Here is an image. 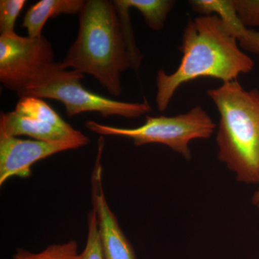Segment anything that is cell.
I'll use <instances>...</instances> for the list:
<instances>
[{"mask_svg":"<svg viewBox=\"0 0 259 259\" xmlns=\"http://www.w3.org/2000/svg\"><path fill=\"white\" fill-rule=\"evenodd\" d=\"M142 61L134 33L125 31L113 2L86 0L79 15L77 37L61 66L91 75L117 97L122 92V73L139 71Z\"/></svg>","mask_w":259,"mask_h":259,"instance_id":"cell-1","label":"cell"},{"mask_svg":"<svg viewBox=\"0 0 259 259\" xmlns=\"http://www.w3.org/2000/svg\"><path fill=\"white\" fill-rule=\"evenodd\" d=\"M182 56L176 71L156 75V102L164 111L182 85L200 78L236 81L248 74L254 62L241 49L233 30L217 15H201L190 19L182 34Z\"/></svg>","mask_w":259,"mask_h":259,"instance_id":"cell-2","label":"cell"},{"mask_svg":"<svg viewBox=\"0 0 259 259\" xmlns=\"http://www.w3.org/2000/svg\"><path fill=\"white\" fill-rule=\"evenodd\" d=\"M207 95L220 114L218 158L238 182L259 183V90H245L236 80Z\"/></svg>","mask_w":259,"mask_h":259,"instance_id":"cell-3","label":"cell"},{"mask_svg":"<svg viewBox=\"0 0 259 259\" xmlns=\"http://www.w3.org/2000/svg\"><path fill=\"white\" fill-rule=\"evenodd\" d=\"M83 78L84 75L64 69L55 61L40 70L17 95L20 98L35 97L62 102L69 117L95 112L103 117L117 115L137 119L151 111L147 102L116 101L91 93L81 85Z\"/></svg>","mask_w":259,"mask_h":259,"instance_id":"cell-4","label":"cell"},{"mask_svg":"<svg viewBox=\"0 0 259 259\" xmlns=\"http://www.w3.org/2000/svg\"><path fill=\"white\" fill-rule=\"evenodd\" d=\"M84 125L100 136L127 138L138 147L150 144L165 145L187 160L192 158L191 141L209 139L216 128L214 121L200 105L172 117L147 116L144 125L136 128L114 127L93 120L87 121Z\"/></svg>","mask_w":259,"mask_h":259,"instance_id":"cell-5","label":"cell"},{"mask_svg":"<svg viewBox=\"0 0 259 259\" xmlns=\"http://www.w3.org/2000/svg\"><path fill=\"white\" fill-rule=\"evenodd\" d=\"M54 62V49L44 35H0V81L8 90L20 93L40 70Z\"/></svg>","mask_w":259,"mask_h":259,"instance_id":"cell-6","label":"cell"},{"mask_svg":"<svg viewBox=\"0 0 259 259\" xmlns=\"http://www.w3.org/2000/svg\"><path fill=\"white\" fill-rule=\"evenodd\" d=\"M105 139H98V151L91 176L93 209L97 214L99 235L104 259H136L134 247L121 229L105 195L102 157Z\"/></svg>","mask_w":259,"mask_h":259,"instance_id":"cell-7","label":"cell"},{"mask_svg":"<svg viewBox=\"0 0 259 259\" xmlns=\"http://www.w3.org/2000/svg\"><path fill=\"white\" fill-rule=\"evenodd\" d=\"M83 146L77 142H47L0 135V186L12 177L28 178L37 161Z\"/></svg>","mask_w":259,"mask_h":259,"instance_id":"cell-8","label":"cell"},{"mask_svg":"<svg viewBox=\"0 0 259 259\" xmlns=\"http://www.w3.org/2000/svg\"><path fill=\"white\" fill-rule=\"evenodd\" d=\"M0 135L18 137L26 136L47 142H77L86 146L90 139L77 130L66 131L37 119L14 111L2 112Z\"/></svg>","mask_w":259,"mask_h":259,"instance_id":"cell-9","label":"cell"},{"mask_svg":"<svg viewBox=\"0 0 259 259\" xmlns=\"http://www.w3.org/2000/svg\"><path fill=\"white\" fill-rule=\"evenodd\" d=\"M85 3L86 0H40L29 8L21 27L26 29L28 36H41L49 19L63 14L79 15Z\"/></svg>","mask_w":259,"mask_h":259,"instance_id":"cell-10","label":"cell"},{"mask_svg":"<svg viewBox=\"0 0 259 259\" xmlns=\"http://www.w3.org/2000/svg\"><path fill=\"white\" fill-rule=\"evenodd\" d=\"M15 111L20 115L44 121L64 131H73L75 130L63 120L42 99L35 97H20Z\"/></svg>","mask_w":259,"mask_h":259,"instance_id":"cell-11","label":"cell"},{"mask_svg":"<svg viewBox=\"0 0 259 259\" xmlns=\"http://www.w3.org/2000/svg\"><path fill=\"white\" fill-rule=\"evenodd\" d=\"M131 9L139 10L150 28L159 31L164 28L168 15L176 5L173 0H123Z\"/></svg>","mask_w":259,"mask_h":259,"instance_id":"cell-12","label":"cell"},{"mask_svg":"<svg viewBox=\"0 0 259 259\" xmlns=\"http://www.w3.org/2000/svg\"><path fill=\"white\" fill-rule=\"evenodd\" d=\"M192 9L201 15H217L234 32L245 28L238 18L233 0H192L189 1Z\"/></svg>","mask_w":259,"mask_h":259,"instance_id":"cell-13","label":"cell"},{"mask_svg":"<svg viewBox=\"0 0 259 259\" xmlns=\"http://www.w3.org/2000/svg\"><path fill=\"white\" fill-rule=\"evenodd\" d=\"M78 245L76 241L49 245L38 253H32L23 248H18L11 259H78Z\"/></svg>","mask_w":259,"mask_h":259,"instance_id":"cell-14","label":"cell"},{"mask_svg":"<svg viewBox=\"0 0 259 259\" xmlns=\"http://www.w3.org/2000/svg\"><path fill=\"white\" fill-rule=\"evenodd\" d=\"M88 233L84 249L79 253L78 259H104L102 254L97 214L91 210L88 217Z\"/></svg>","mask_w":259,"mask_h":259,"instance_id":"cell-15","label":"cell"},{"mask_svg":"<svg viewBox=\"0 0 259 259\" xmlns=\"http://www.w3.org/2000/svg\"><path fill=\"white\" fill-rule=\"evenodd\" d=\"M25 0L0 1V33H14L15 22L25 6Z\"/></svg>","mask_w":259,"mask_h":259,"instance_id":"cell-16","label":"cell"},{"mask_svg":"<svg viewBox=\"0 0 259 259\" xmlns=\"http://www.w3.org/2000/svg\"><path fill=\"white\" fill-rule=\"evenodd\" d=\"M233 3L245 28H259V0H233Z\"/></svg>","mask_w":259,"mask_h":259,"instance_id":"cell-17","label":"cell"},{"mask_svg":"<svg viewBox=\"0 0 259 259\" xmlns=\"http://www.w3.org/2000/svg\"><path fill=\"white\" fill-rule=\"evenodd\" d=\"M236 37L243 50L259 55V31L245 27L237 32Z\"/></svg>","mask_w":259,"mask_h":259,"instance_id":"cell-18","label":"cell"},{"mask_svg":"<svg viewBox=\"0 0 259 259\" xmlns=\"http://www.w3.org/2000/svg\"><path fill=\"white\" fill-rule=\"evenodd\" d=\"M252 202H253V204L255 206H256L257 208L259 209V190L253 194Z\"/></svg>","mask_w":259,"mask_h":259,"instance_id":"cell-19","label":"cell"}]
</instances>
